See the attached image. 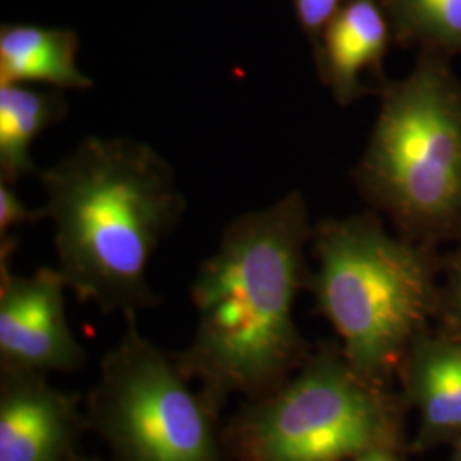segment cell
<instances>
[{
	"mask_svg": "<svg viewBox=\"0 0 461 461\" xmlns=\"http://www.w3.org/2000/svg\"><path fill=\"white\" fill-rule=\"evenodd\" d=\"M313 236L299 192L232 219L192 284L197 325L175 357L221 403L280 386L303 357L294 304Z\"/></svg>",
	"mask_w": 461,
	"mask_h": 461,
	"instance_id": "obj_1",
	"label": "cell"
},
{
	"mask_svg": "<svg viewBox=\"0 0 461 461\" xmlns=\"http://www.w3.org/2000/svg\"><path fill=\"white\" fill-rule=\"evenodd\" d=\"M38 176L67 289L103 314L156 306L149 265L186 211L165 158L131 137H89Z\"/></svg>",
	"mask_w": 461,
	"mask_h": 461,
	"instance_id": "obj_2",
	"label": "cell"
},
{
	"mask_svg": "<svg viewBox=\"0 0 461 461\" xmlns=\"http://www.w3.org/2000/svg\"><path fill=\"white\" fill-rule=\"evenodd\" d=\"M313 240L318 306L339 333L347 361L373 381L428 316V262L371 215L320 222Z\"/></svg>",
	"mask_w": 461,
	"mask_h": 461,
	"instance_id": "obj_3",
	"label": "cell"
},
{
	"mask_svg": "<svg viewBox=\"0 0 461 461\" xmlns=\"http://www.w3.org/2000/svg\"><path fill=\"white\" fill-rule=\"evenodd\" d=\"M357 182L411 230H447L461 219V87L428 57L381 103Z\"/></svg>",
	"mask_w": 461,
	"mask_h": 461,
	"instance_id": "obj_4",
	"label": "cell"
},
{
	"mask_svg": "<svg viewBox=\"0 0 461 461\" xmlns=\"http://www.w3.org/2000/svg\"><path fill=\"white\" fill-rule=\"evenodd\" d=\"M123 320L87 395V429L112 461H226L222 403L194 388L178 359L142 335L137 316Z\"/></svg>",
	"mask_w": 461,
	"mask_h": 461,
	"instance_id": "obj_5",
	"label": "cell"
},
{
	"mask_svg": "<svg viewBox=\"0 0 461 461\" xmlns=\"http://www.w3.org/2000/svg\"><path fill=\"white\" fill-rule=\"evenodd\" d=\"M371 379L323 352L276 390L247 400L224 430L232 461H352L386 446L388 415Z\"/></svg>",
	"mask_w": 461,
	"mask_h": 461,
	"instance_id": "obj_6",
	"label": "cell"
},
{
	"mask_svg": "<svg viewBox=\"0 0 461 461\" xmlns=\"http://www.w3.org/2000/svg\"><path fill=\"white\" fill-rule=\"evenodd\" d=\"M13 238H2L0 257V364L34 373H76L86 348L70 329L67 284L59 268L32 276L11 272Z\"/></svg>",
	"mask_w": 461,
	"mask_h": 461,
	"instance_id": "obj_7",
	"label": "cell"
},
{
	"mask_svg": "<svg viewBox=\"0 0 461 461\" xmlns=\"http://www.w3.org/2000/svg\"><path fill=\"white\" fill-rule=\"evenodd\" d=\"M84 429L77 396L53 386L49 375L2 367L0 461H70Z\"/></svg>",
	"mask_w": 461,
	"mask_h": 461,
	"instance_id": "obj_8",
	"label": "cell"
},
{
	"mask_svg": "<svg viewBox=\"0 0 461 461\" xmlns=\"http://www.w3.org/2000/svg\"><path fill=\"white\" fill-rule=\"evenodd\" d=\"M390 23L381 0H346L320 36L318 60L333 98L350 104L366 93L361 76L381 66Z\"/></svg>",
	"mask_w": 461,
	"mask_h": 461,
	"instance_id": "obj_9",
	"label": "cell"
},
{
	"mask_svg": "<svg viewBox=\"0 0 461 461\" xmlns=\"http://www.w3.org/2000/svg\"><path fill=\"white\" fill-rule=\"evenodd\" d=\"M79 36L67 28L9 23L0 28V84H45L86 91L93 79L77 64Z\"/></svg>",
	"mask_w": 461,
	"mask_h": 461,
	"instance_id": "obj_10",
	"label": "cell"
},
{
	"mask_svg": "<svg viewBox=\"0 0 461 461\" xmlns=\"http://www.w3.org/2000/svg\"><path fill=\"white\" fill-rule=\"evenodd\" d=\"M66 115L60 89L0 84V182L14 186L24 176L40 175L30 149L40 133Z\"/></svg>",
	"mask_w": 461,
	"mask_h": 461,
	"instance_id": "obj_11",
	"label": "cell"
},
{
	"mask_svg": "<svg viewBox=\"0 0 461 461\" xmlns=\"http://www.w3.org/2000/svg\"><path fill=\"white\" fill-rule=\"evenodd\" d=\"M413 381L426 426L432 432L461 429V344L426 348Z\"/></svg>",
	"mask_w": 461,
	"mask_h": 461,
	"instance_id": "obj_12",
	"label": "cell"
},
{
	"mask_svg": "<svg viewBox=\"0 0 461 461\" xmlns=\"http://www.w3.org/2000/svg\"><path fill=\"white\" fill-rule=\"evenodd\" d=\"M400 38L461 51V0H381Z\"/></svg>",
	"mask_w": 461,
	"mask_h": 461,
	"instance_id": "obj_13",
	"label": "cell"
},
{
	"mask_svg": "<svg viewBox=\"0 0 461 461\" xmlns=\"http://www.w3.org/2000/svg\"><path fill=\"white\" fill-rule=\"evenodd\" d=\"M346 0H294L297 23L314 43H318L331 17L339 13Z\"/></svg>",
	"mask_w": 461,
	"mask_h": 461,
	"instance_id": "obj_14",
	"label": "cell"
},
{
	"mask_svg": "<svg viewBox=\"0 0 461 461\" xmlns=\"http://www.w3.org/2000/svg\"><path fill=\"white\" fill-rule=\"evenodd\" d=\"M43 211H32L19 198L13 185L0 182V238L11 236V230L28 221L43 219Z\"/></svg>",
	"mask_w": 461,
	"mask_h": 461,
	"instance_id": "obj_15",
	"label": "cell"
},
{
	"mask_svg": "<svg viewBox=\"0 0 461 461\" xmlns=\"http://www.w3.org/2000/svg\"><path fill=\"white\" fill-rule=\"evenodd\" d=\"M451 308L455 318L461 323V257L455 268V277H453V289H451Z\"/></svg>",
	"mask_w": 461,
	"mask_h": 461,
	"instance_id": "obj_16",
	"label": "cell"
},
{
	"mask_svg": "<svg viewBox=\"0 0 461 461\" xmlns=\"http://www.w3.org/2000/svg\"><path fill=\"white\" fill-rule=\"evenodd\" d=\"M352 461H398L395 456L388 451V447L386 446H379V447H375V449H369V451H366L364 455L361 456H357L356 460Z\"/></svg>",
	"mask_w": 461,
	"mask_h": 461,
	"instance_id": "obj_17",
	"label": "cell"
},
{
	"mask_svg": "<svg viewBox=\"0 0 461 461\" xmlns=\"http://www.w3.org/2000/svg\"><path fill=\"white\" fill-rule=\"evenodd\" d=\"M70 461H99V460H96V458H87V456H84V455H81V453H79V455H77V456H74V458H72V460Z\"/></svg>",
	"mask_w": 461,
	"mask_h": 461,
	"instance_id": "obj_18",
	"label": "cell"
},
{
	"mask_svg": "<svg viewBox=\"0 0 461 461\" xmlns=\"http://www.w3.org/2000/svg\"><path fill=\"white\" fill-rule=\"evenodd\" d=\"M456 461H461V445L460 449H458V456H456Z\"/></svg>",
	"mask_w": 461,
	"mask_h": 461,
	"instance_id": "obj_19",
	"label": "cell"
}]
</instances>
